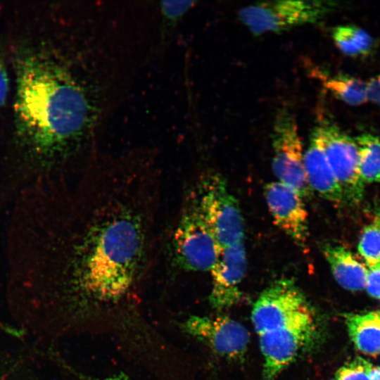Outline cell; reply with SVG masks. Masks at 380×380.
<instances>
[{
	"mask_svg": "<svg viewBox=\"0 0 380 380\" xmlns=\"http://www.w3.org/2000/svg\"><path fill=\"white\" fill-rule=\"evenodd\" d=\"M315 332V322L311 311L282 327L258 335L264 357L262 380H274L311 341Z\"/></svg>",
	"mask_w": 380,
	"mask_h": 380,
	"instance_id": "obj_8",
	"label": "cell"
},
{
	"mask_svg": "<svg viewBox=\"0 0 380 380\" xmlns=\"http://www.w3.org/2000/svg\"><path fill=\"white\" fill-rule=\"evenodd\" d=\"M369 380H380V366L372 365L368 374Z\"/></svg>",
	"mask_w": 380,
	"mask_h": 380,
	"instance_id": "obj_25",
	"label": "cell"
},
{
	"mask_svg": "<svg viewBox=\"0 0 380 380\" xmlns=\"http://www.w3.org/2000/svg\"><path fill=\"white\" fill-rule=\"evenodd\" d=\"M264 194L275 224L298 246L305 248L308 234V215L301 195L279 181L267 183Z\"/></svg>",
	"mask_w": 380,
	"mask_h": 380,
	"instance_id": "obj_11",
	"label": "cell"
},
{
	"mask_svg": "<svg viewBox=\"0 0 380 380\" xmlns=\"http://www.w3.org/2000/svg\"><path fill=\"white\" fill-rule=\"evenodd\" d=\"M175 264L189 272H210L220 249L194 191L184 199L171 240Z\"/></svg>",
	"mask_w": 380,
	"mask_h": 380,
	"instance_id": "obj_3",
	"label": "cell"
},
{
	"mask_svg": "<svg viewBox=\"0 0 380 380\" xmlns=\"http://www.w3.org/2000/svg\"><path fill=\"white\" fill-rule=\"evenodd\" d=\"M357 251L368 268L380 265V209L376 208L372 220L361 234Z\"/></svg>",
	"mask_w": 380,
	"mask_h": 380,
	"instance_id": "obj_19",
	"label": "cell"
},
{
	"mask_svg": "<svg viewBox=\"0 0 380 380\" xmlns=\"http://www.w3.org/2000/svg\"><path fill=\"white\" fill-rule=\"evenodd\" d=\"M348 334L363 353L376 356L380 353V311L346 316Z\"/></svg>",
	"mask_w": 380,
	"mask_h": 380,
	"instance_id": "obj_15",
	"label": "cell"
},
{
	"mask_svg": "<svg viewBox=\"0 0 380 380\" xmlns=\"http://www.w3.org/2000/svg\"><path fill=\"white\" fill-rule=\"evenodd\" d=\"M104 380H130L125 375H118L112 377H108L105 379Z\"/></svg>",
	"mask_w": 380,
	"mask_h": 380,
	"instance_id": "obj_26",
	"label": "cell"
},
{
	"mask_svg": "<svg viewBox=\"0 0 380 380\" xmlns=\"http://www.w3.org/2000/svg\"><path fill=\"white\" fill-rule=\"evenodd\" d=\"M358 151V166L364 183L380 182V139L370 133L355 138Z\"/></svg>",
	"mask_w": 380,
	"mask_h": 380,
	"instance_id": "obj_17",
	"label": "cell"
},
{
	"mask_svg": "<svg viewBox=\"0 0 380 380\" xmlns=\"http://www.w3.org/2000/svg\"><path fill=\"white\" fill-rule=\"evenodd\" d=\"M372 366L369 362L358 357L341 367L335 380H369L368 374Z\"/></svg>",
	"mask_w": 380,
	"mask_h": 380,
	"instance_id": "obj_20",
	"label": "cell"
},
{
	"mask_svg": "<svg viewBox=\"0 0 380 380\" xmlns=\"http://www.w3.org/2000/svg\"><path fill=\"white\" fill-rule=\"evenodd\" d=\"M195 1H163L160 8L163 17L167 22H175L183 16L194 5Z\"/></svg>",
	"mask_w": 380,
	"mask_h": 380,
	"instance_id": "obj_21",
	"label": "cell"
},
{
	"mask_svg": "<svg viewBox=\"0 0 380 380\" xmlns=\"http://www.w3.org/2000/svg\"><path fill=\"white\" fill-rule=\"evenodd\" d=\"M304 167L309 186L325 200L339 205L344 202L324 150V142L317 126L312 130L304 152Z\"/></svg>",
	"mask_w": 380,
	"mask_h": 380,
	"instance_id": "obj_13",
	"label": "cell"
},
{
	"mask_svg": "<svg viewBox=\"0 0 380 380\" xmlns=\"http://www.w3.org/2000/svg\"><path fill=\"white\" fill-rule=\"evenodd\" d=\"M367 84V100L380 106V73L370 79Z\"/></svg>",
	"mask_w": 380,
	"mask_h": 380,
	"instance_id": "obj_24",
	"label": "cell"
},
{
	"mask_svg": "<svg viewBox=\"0 0 380 380\" xmlns=\"http://www.w3.org/2000/svg\"><path fill=\"white\" fill-rule=\"evenodd\" d=\"M319 129L327 160L339 184L344 202L356 205L364 196V182L358 166V151L355 138L350 137L336 124L322 119Z\"/></svg>",
	"mask_w": 380,
	"mask_h": 380,
	"instance_id": "obj_7",
	"label": "cell"
},
{
	"mask_svg": "<svg viewBox=\"0 0 380 380\" xmlns=\"http://www.w3.org/2000/svg\"><path fill=\"white\" fill-rule=\"evenodd\" d=\"M183 328L215 353L228 359L241 357L249 343V333L246 327L225 316L193 315L184 322Z\"/></svg>",
	"mask_w": 380,
	"mask_h": 380,
	"instance_id": "obj_10",
	"label": "cell"
},
{
	"mask_svg": "<svg viewBox=\"0 0 380 380\" xmlns=\"http://www.w3.org/2000/svg\"><path fill=\"white\" fill-rule=\"evenodd\" d=\"M322 251L334 278L343 288L360 291L366 287L368 267L349 250L340 245L324 243Z\"/></svg>",
	"mask_w": 380,
	"mask_h": 380,
	"instance_id": "obj_14",
	"label": "cell"
},
{
	"mask_svg": "<svg viewBox=\"0 0 380 380\" xmlns=\"http://www.w3.org/2000/svg\"><path fill=\"white\" fill-rule=\"evenodd\" d=\"M247 267L244 240L223 249L210 272L212 288L209 301L213 308L222 310L236 304L241 297L240 286Z\"/></svg>",
	"mask_w": 380,
	"mask_h": 380,
	"instance_id": "obj_12",
	"label": "cell"
},
{
	"mask_svg": "<svg viewBox=\"0 0 380 380\" xmlns=\"http://www.w3.org/2000/svg\"><path fill=\"white\" fill-rule=\"evenodd\" d=\"M272 146V167L277 181L296 189L303 198L310 197L312 191L305 176L304 151L297 122L293 113L286 107L277 113Z\"/></svg>",
	"mask_w": 380,
	"mask_h": 380,
	"instance_id": "obj_6",
	"label": "cell"
},
{
	"mask_svg": "<svg viewBox=\"0 0 380 380\" xmlns=\"http://www.w3.org/2000/svg\"><path fill=\"white\" fill-rule=\"evenodd\" d=\"M9 90L8 75L4 59L0 52V109L6 102Z\"/></svg>",
	"mask_w": 380,
	"mask_h": 380,
	"instance_id": "obj_23",
	"label": "cell"
},
{
	"mask_svg": "<svg viewBox=\"0 0 380 380\" xmlns=\"http://www.w3.org/2000/svg\"><path fill=\"white\" fill-rule=\"evenodd\" d=\"M160 177L147 156L90 161L60 211L58 292L101 302L129 293L152 260Z\"/></svg>",
	"mask_w": 380,
	"mask_h": 380,
	"instance_id": "obj_1",
	"label": "cell"
},
{
	"mask_svg": "<svg viewBox=\"0 0 380 380\" xmlns=\"http://www.w3.org/2000/svg\"><path fill=\"white\" fill-rule=\"evenodd\" d=\"M17 140L34 160L51 162L77 146L90 123L84 89L49 51L20 49L15 59Z\"/></svg>",
	"mask_w": 380,
	"mask_h": 380,
	"instance_id": "obj_2",
	"label": "cell"
},
{
	"mask_svg": "<svg viewBox=\"0 0 380 380\" xmlns=\"http://www.w3.org/2000/svg\"><path fill=\"white\" fill-rule=\"evenodd\" d=\"M315 75L325 89L341 101L350 106H359L367 101V84L361 79L343 74L329 76L321 71H315Z\"/></svg>",
	"mask_w": 380,
	"mask_h": 380,
	"instance_id": "obj_16",
	"label": "cell"
},
{
	"mask_svg": "<svg viewBox=\"0 0 380 380\" xmlns=\"http://www.w3.org/2000/svg\"><path fill=\"white\" fill-rule=\"evenodd\" d=\"M366 288L371 296L380 300V265L368 268Z\"/></svg>",
	"mask_w": 380,
	"mask_h": 380,
	"instance_id": "obj_22",
	"label": "cell"
},
{
	"mask_svg": "<svg viewBox=\"0 0 380 380\" xmlns=\"http://www.w3.org/2000/svg\"><path fill=\"white\" fill-rule=\"evenodd\" d=\"M194 193L220 251L244 240L243 219L239 204L221 175H205Z\"/></svg>",
	"mask_w": 380,
	"mask_h": 380,
	"instance_id": "obj_5",
	"label": "cell"
},
{
	"mask_svg": "<svg viewBox=\"0 0 380 380\" xmlns=\"http://www.w3.org/2000/svg\"><path fill=\"white\" fill-rule=\"evenodd\" d=\"M331 34L337 48L348 56H366L374 47L372 37L355 25H338L333 29Z\"/></svg>",
	"mask_w": 380,
	"mask_h": 380,
	"instance_id": "obj_18",
	"label": "cell"
},
{
	"mask_svg": "<svg viewBox=\"0 0 380 380\" xmlns=\"http://www.w3.org/2000/svg\"><path fill=\"white\" fill-rule=\"evenodd\" d=\"M312 310L294 281L281 279L272 283L254 303L251 319L258 335L282 327Z\"/></svg>",
	"mask_w": 380,
	"mask_h": 380,
	"instance_id": "obj_9",
	"label": "cell"
},
{
	"mask_svg": "<svg viewBox=\"0 0 380 380\" xmlns=\"http://www.w3.org/2000/svg\"><path fill=\"white\" fill-rule=\"evenodd\" d=\"M335 6L333 1L322 0L264 1L241 8L238 16L250 32L260 36L317 23Z\"/></svg>",
	"mask_w": 380,
	"mask_h": 380,
	"instance_id": "obj_4",
	"label": "cell"
}]
</instances>
